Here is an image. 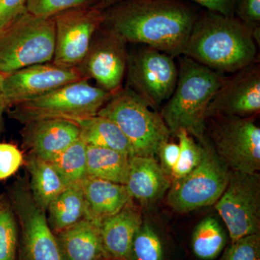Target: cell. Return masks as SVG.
Here are the masks:
<instances>
[{"instance_id":"1","label":"cell","mask_w":260,"mask_h":260,"mask_svg":"<svg viewBox=\"0 0 260 260\" xmlns=\"http://www.w3.org/2000/svg\"><path fill=\"white\" fill-rule=\"evenodd\" d=\"M197 18L177 0H124L104 10L101 28L175 57L182 54Z\"/></svg>"},{"instance_id":"2","label":"cell","mask_w":260,"mask_h":260,"mask_svg":"<svg viewBox=\"0 0 260 260\" xmlns=\"http://www.w3.org/2000/svg\"><path fill=\"white\" fill-rule=\"evenodd\" d=\"M257 54V44L245 24L208 11L197 18L181 55L223 74L256 62Z\"/></svg>"},{"instance_id":"3","label":"cell","mask_w":260,"mask_h":260,"mask_svg":"<svg viewBox=\"0 0 260 260\" xmlns=\"http://www.w3.org/2000/svg\"><path fill=\"white\" fill-rule=\"evenodd\" d=\"M181 56L177 85L160 114L171 134L185 129L198 142L206 138V112L226 77L186 56Z\"/></svg>"},{"instance_id":"4","label":"cell","mask_w":260,"mask_h":260,"mask_svg":"<svg viewBox=\"0 0 260 260\" xmlns=\"http://www.w3.org/2000/svg\"><path fill=\"white\" fill-rule=\"evenodd\" d=\"M126 87L114 94L98 112L114 121L133 147L135 156L155 158L171 134L160 113Z\"/></svg>"},{"instance_id":"5","label":"cell","mask_w":260,"mask_h":260,"mask_svg":"<svg viewBox=\"0 0 260 260\" xmlns=\"http://www.w3.org/2000/svg\"><path fill=\"white\" fill-rule=\"evenodd\" d=\"M55 50L54 18L25 13L0 37V74L51 62Z\"/></svg>"},{"instance_id":"6","label":"cell","mask_w":260,"mask_h":260,"mask_svg":"<svg viewBox=\"0 0 260 260\" xmlns=\"http://www.w3.org/2000/svg\"><path fill=\"white\" fill-rule=\"evenodd\" d=\"M80 80L15 106L10 115L23 122L44 119L74 120L96 115L112 96L107 90Z\"/></svg>"},{"instance_id":"7","label":"cell","mask_w":260,"mask_h":260,"mask_svg":"<svg viewBox=\"0 0 260 260\" xmlns=\"http://www.w3.org/2000/svg\"><path fill=\"white\" fill-rule=\"evenodd\" d=\"M256 117L214 115L205 133L219 158L230 170L254 174L260 170V129Z\"/></svg>"},{"instance_id":"8","label":"cell","mask_w":260,"mask_h":260,"mask_svg":"<svg viewBox=\"0 0 260 260\" xmlns=\"http://www.w3.org/2000/svg\"><path fill=\"white\" fill-rule=\"evenodd\" d=\"M199 143L204 147L201 162L185 177L172 181L169 189L168 204L179 213L215 204L229 182L230 169L215 153L208 137Z\"/></svg>"},{"instance_id":"9","label":"cell","mask_w":260,"mask_h":260,"mask_svg":"<svg viewBox=\"0 0 260 260\" xmlns=\"http://www.w3.org/2000/svg\"><path fill=\"white\" fill-rule=\"evenodd\" d=\"M215 208L231 242L260 233V175L230 170L229 182Z\"/></svg>"},{"instance_id":"10","label":"cell","mask_w":260,"mask_h":260,"mask_svg":"<svg viewBox=\"0 0 260 260\" xmlns=\"http://www.w3.org/2000/svg\"><path fill=\"white\" fill-rule=\"evenodd\" d=\"M128 88L157 109L172 95L178 78L173 56L151 47L128 57Z\"/></svg>"},{"instance_id":"11","label":"cell","mask_w":260,"mask_h":260,"mask_svg":"<svg viewBox=\"0 0 260 260\" xmlns=\"http://www.w3.org/2000/svg\"><path fill=\"white\" fill-rule=\"evenodd\" d=\"M54 20L55 50L51 62L67 68L80 67L102 26L104 10L96 6L75 8L56 15Z\"/></svg>"},{"instance_id":"12","label":"cell","mask_w":260,"mask_h":260,"mask_svg":"<svg viewBox=\"0 0 260 260\" xmlns=\"http://www.w3.org/2000/svg\"><path fill=\"white\" fill-rule=\"evenodd\" d=\"M89 80L80 67L67 68L53 62L32 65L4 75L3 93L8 107L31 100L63 85Z\"/></svg>"},{"instance_id":"13","label":"cell","mask_w":260,"mask_h":260,"mask_svg":"<svg viewBox=\"0 0 260 260\" xmlns=\"http://www.w3.org/2000/svg\"><path fill=\"white\" fill-rule=\"evenodd\" d=\"M260 112V67L252 63L225 78L210 101L206 119L214 115L256 117Z\"/></svg>"},{"instance_id":"14","label":"cell","mask_w":260,"mask_h":260,"mask_svg":"<svg viewBox=\"0 0 260 260\" xmlns=\"http://www.w3.org/2000/svg\"><path fill=\"white\" fill-rule=\"evenodd\" d=\"M15 205L22 226L21 260H64L44 210L32 197L19 189Z\"/></svg>"},{"instance_id":"15","label":"cell","mask_w":260,"mask_h":260,"mask_svg":"<svg viewBox=\"0 0 260 260\" xmlns=\"http://www.w3.org/2000/svg\"><path fill=\"white\" fill-rule=\"evenodd\" d=\"M99 31L100 35L92 42L80 68L89 79L93 78L101 88L114 95L122 88L127 69L126 42L105 29Z\"/></svg>"},{"instance_id":"16","label":"cell","mask_w":260,"mask_h":260,"mask_svg":"<svg viewBox=\"0 0 260 260\" xmlns=\"http://www.w3.org/2000/svg\"><path fill=\"white\" fill-rule=\"evenodd\" d=\"M25 124L24 144L31 150L32 155L47 161L80 139L79 126L68 119H37Z\"/></svg>"},{"instance_id":"17","label":"cell","mask_w":260,"mask_h":260,"mask_svg":"<svg viewBox=\"0 0 260 260\" xmlns=\"http://www.w3.org/2000/svg\"><path fill=\"white\" fill-rule=\"evenodd\" d=\"M171 184L172 180L155 158L136 155L130 158L125 186L131 198L143 205L153 204L161 199Z\"/></svg>"},{"instance_id":"18","label":"cell","mask_w":260,"mask_h":260,"mask_svg":"<svg viewBox=\"0 0 260 260\" xmlns=\"http://www.w3.org/2000/svg\"><path fill=\"white\" fill-rule=\"evenodd\" d=\"M142 223L140 212L130 202L119 213L103 220L101 237L109 259L129 260L133 239Z\"/></svg>"},{"instance_id":"19","label":"cell","mask_w":260,"mask_h":260,"mask_svg":"<svg viewBox=\"0 0 260 260\" xmlns=\"http://www.w3.org/2000/svg\"><path fill=\"white\" fill-rule=\"evenodd\" d=\"M78 184L86 203L88 219L99 223L119 213L132 200L124 184L89 176Z\"/></svg>"},{"instance_id":"20","label":"cell","mask_w":260,"mask_h":260,"mask_svg":"<svg viewBox=\"0 0 260 260\" xmlns=\"http://www.w3.org/2000/svg\"><path fill=\"white\" fill-rule=\"evenodd\" d=\"M101 223L85 218L56 236L64 260H107Z\"/></svg>"},{"instance_id":"21","label":"cell","mask_w":260,"mask_h":260,"mask_svg":"<svg viewBox=\"0 0 260 260\" xmlns=\"http://www.w3.org/2000/svg\"><path fill=\"white\" fill-rule=\"evenodd\" d=\"M72 121L79 126L80 139L87 145L111 149L135 156L129 140L111 119L96 114Z\"/></svg>"},{"instance_id":"22","label":"cell","mask_w":260,"mask_h":260,"mask_svg":"<svg viewBox=\"0 0 260 260\" xmlns=\"http://www.w3.org/2000/svg\"><path fill=\"white\" fill-rule=\"evenodd\" d=\"M49 210V227L56 234L88 218L86 203L79 184L68 186L51 202Z\"/></svg>"},{"instance_id":"23","label":"cell","mask_w":260,"mask_h":260,"mask_svg":"<svg viewBox=\"0 0 260 260\" xmlns=\"http://www.w3.org/2000/svg\"><path fill=\"white\" fill-rule=\"evenodd\" d=\"M130 158L111 149L87 145V176L125 185Z\"/></svg>"},{"instance_id":"24","label":"cell","mask_w":260,"mask_h":260,"mask_svg":"<svg viewBox=\"0 0 260 260\" xmlns=\"http://www.w3.org/2000/svg\"><path fill=\"white\" fill-rule=\"evenodd\" d=\"M28 170L31 176L32 199L44 210L69 186L50 162L34 155L29 160Z\"/></svg>"},{"instance_id":"25","label":"cell","mask_w":260,"mask_h":260,"mask_svg":"<svg viewBox=\"0 0 260 260\" xmlns=\"http://www.w3.org/2000/svg\"><path fill=\"white\" fill-rule=\"evenodd\" d=\"M226 242V234L218 220L208 217L195 227L191 237V249L198 259L213 260L221 254Z\"/></svg>"},{"instance_id":"26","label":"cell","mask_w":260,"mask_h":260,"mask_svg":"<svg viewBox=\"0 0 260 260\" xmlns=\"http://www.w3.org/2000/svg\"><path fill=\"white\" fill-rule=\"evenodd\" d=\"M49 162L68 185L79 184L87 176V145L79 139Z\"/></svg>"},{"instance_id":"27","label":"cell","mask_w":260,"mask_h":260,"mask_svg":"<svg viewBox=\"0 0 260 260\" xmlns=\"http://www.w3.org/2000/svg\"><path fill=\"white\" fill-rule=\"evenodd\" d=\"M129 260H166L161 237L148 222L143 221L135 234Z\"/></svg>"},{"instance_id":"28","label":"cell","mask_w":260,"mask_h":260,"mask_svg":"<svg viewBox=\"0 0 260 260\" xmlns=\"http://www.w3.org/2000/svg\"><path fill=\"white\" fill-rule=\"evenodd\" d=\"M175 136L179 140V155L171 176L172 181L182 179L192 172L199 165L204 155L203 144L195 141L185 129H179Z\"/></svg>"},{"instance_id":"29","label":"cell","mask_w":260,"mask_h":260,"mask_svg":"<svg viewBox=\"0 0 260 260\" xmlns=\"http://www.w3.org/2000/svg\"><path fill=\"white\" fill-rule=\"evenodd\" d=\"M99 0H28L27 13L38 18H54L68 10L96 6Z\"/></svg>"},{"instance_id":"30","label":"cell","mask_w":260,"mask_h":260,"mask_svg":"<svg viewBox=\"0 0 260 260\" xmlns=\"http://www.w3.org/2000/svg\"><path fill=\"white\" fill-rule=\"evenodd\" d=\"M18 232L10 209L0 205V260H15Z\"/></svg>"},{"instance_id":"31","label":"cell","mask_w":260,"mask_h":260,"mask_svg":"<svg viewBox=\"0 0 260 260\" xmlns=\"http://www.w3.org/2000/svg\"><path fill=\"white\" fill-rule=\"evenodd\" d=\"M220 260H260V233L231 242Z\"/></svg>"},{"instance_id":"32","label":"cell","mask_w":260,"mask_h":260,"mask_svg":"<svg viewBox=\"0 0 260 260\" xmlns=\"http://www.w3.org/2000/svg\"><path fill=\"white\" fill-rule=\"evenodd\" d=\"M235 14L251 30L256 44L260 40V0H237Z\"/></svg>"},{"instance_id":"33","label":"cell","mask_w":260,"mask_h":260,"mask_svg":"<svg viewBox=\"0 0 260 260\" xmlns=\"http://www.w3.org/2000/svg\"><path fill=\"white\" fill-rule=\"evenodd\" d=\"M23 161V154L16 145L0 143V180H4L14 174Z\"/></svg>"},{"instance_id":"34","label":"cell","mask_w":260,"mask_h":260,"mask_svg":"<svg viewBox=\"0 0 260 260\" xmlns=\"http://www.w3.org/2000/svg\"><path fill=\"white\" fill-rule=\"evenodd\" d=\"M28 0H0V27L6 26L27 13Z\"/></svg>"},{"instance_id":"35","label":"cell","mask_w":260,"mask_h":260,"mask_svg":"<svg viewBox=\"0 0 260 260\" xmlns=\"http://www.w3.org/2000/svg\"><path fill=\"white\" fill-rule=\"evenodd\" d=\"M157 155H158L159 164L162 172L171 179L173 170L179 159V143L169 141V140L164 142L159 147Z\"/></svg>"},{"instance_id":"36","label":"cell","mask_w":260,"mask_h":260,"mask_svg":"<svg viewBox=\"0 0 260 260\" xmlns=\"http://www.w3.org/2000/svg\"><path fill=\"white\" fill-rule=\"evenodd\" d=\"M198 3L208 11L226 17H234L237 0H191Z\"/></svg>"},{"instance_id":"37","label":"cell","mask_w":260,"mask_h":260,"mask_svg":"<svg viewBox=\"0 0 260 260\" xmlns=\"http://www.w3.org/2000/svg\"><path fill=\"white\" fill-rule=\"evenodd\" d=\"M4 75L0 74V132L3 126V115L6 109H8L6 102H5L4 93H3V80Z\"/></svg>"},{"instance_id":"38","label":"cell","mask_w":260,"mask_h":260,"mask_svg":"<svg viewBox=\"0 0 260 260\" xmlns=\"http://www.w3.org/2000/svg\"><path fill=\"white\" fill-rule=\"evenodd\" d=\"M121 1H124V0H99L96 7L99 9L104 10Z\"/></svg>"},{"instance_id":"39","label":"cell","mask_w":260,"mask_h":260,"mask_svg":"<svg viewBox=\"0 0 260 260\" xmlns=\"http://www.w3.org/2000/svg\"><path fill=\"white\" fill-rule=\"evenodd\" d=\"M11 24H10V25H6V26L0 27V37H1V36L3 35V34H4L5 30H6L8 28V27H9L10 25H11Z\"/></svg>"},{"instance_id":"40","label":"cell","mask_w":260,"mask_h":260,"mask_svg":"<svg viewBox=\"0 0 260 260\" xmlns=\"http://www.w3.org/2000/svg\"><path fill=\"white\" fill-rule=\"evenodd\" d=\"M107 260H116V259H107Z\"/></svg>"}]
</instances>
